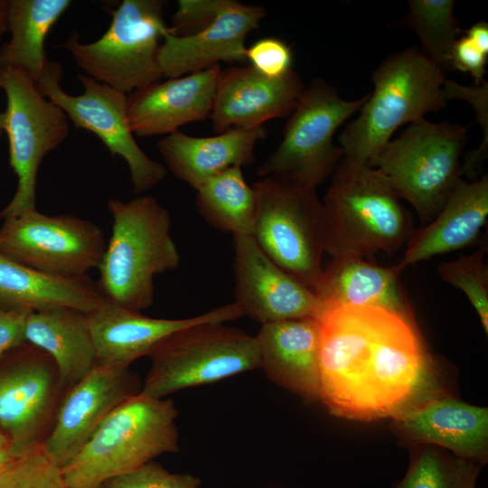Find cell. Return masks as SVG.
Returning <instances> with one entry per match:
<instances>
[{
    "instance_id": "3957f363",
    "label": "cell",
    "mask_w": 488,
    "mask_h": 488,
    "mask_svg": "<svg viewBox=\"0 0 488 488\" xmlns=\"http://www.w3.org/2000/svg\"><path fill=\"white\" fill-rule=\"evenodd\" d=\"M327 252L333 258L389 255L407 246L411 215L376 168L341 160L323 200Z\"/></svg>"
},
{
    "instance_id": "6da1fadb",
    "label": "cell",
    "mask_w": 488,
    "mask_h": 488,
    "mask_svg": "<svg viewBox=\"0 0 488 488\" xmlns=\"http://www.w3.org/2000/svg\"><path fill=\"white\" fill-rule=\"evenodd\" d=\"M320 401L337 417L394 418L443 395L416 325L372 306L323 309Z\"/></svg>"
},
{
    "instance_id": "4dcf8cb0",
    "label": "cell",
    "mask_w": 488,
    "mask_h": 488,
    "mask_svg": "<svg viewBox=\"0 0 488 488\" xmlns=\"http://www.w3.org/2000/svg\"><path fill=\"white\" fill-rule=\"evenodd\" d=\"M395 488H476L483 466L433 445L416 446Z\"/></svg>"
},
{
    "instance_id": "5b68a950",
    "label": "cell",
    "mask_w": 488,
    "mask_h": 488,
    "mask_svg": "<svg viewBox=\"0 0 488 488\" xmlns=\"http://www.w3.org/2000/svg\"><path fill=\"white\" fill-rule=\"evenodd\" d=\"M235 302L211 309L204 319L163 339L149 353L141 393L157 399L260 369L255 337L224 324L242 317Z\"/></svg>"
},
{
    "instance_id": "d6986e66",
    "label": "cell",
    "mask_w": 488,
    "mask_h": 488,
    "mask_svg": "<svg viewBox=\"0 0 488 488\" xmlns=\"http://www.w3.org/2000/svg\"><path fill=\"white\" fill-rule=\"evenodd\" d=\"M399 439L413 446L433 445L479 464L488 461V408L438 396L392 418Z\"/></svg>"
},
{
    "instance_id": "83f0119b",
    "label": "cell",
    "mask_w": 488,
    "mask_h": 488,
    "mask_svg": "<svg viewBox=\"0 0 488 488\" xmlns=\"http://www.w3.org/2000/svg\"><path fill=\"white\" fill-rule=\"evenodd\" d=\"M70 0H10V40L0 48V66L19 70L33 82L42 75L48 59L44 42Z\"/></svg>"
},
{
    "instance_id": "ee69618b",
    "label": "cell",
    "mask_w": 488,
    "mask_h": 488,
    "mask_svg": "<svg viewBox=\"0 0 488 488\" xmlns=\"http://www.w3.org/2000/svg\"><path fill=\"white\" fill-rule=\"evenodd\" d=\"M5 113L4 111H0V136L5 131Z\"/></svg>"
},
{
    "instance_id": "30bf717a",
    "label": "cell",
    "mask_w": 488,
    "mask_h": 488,
    "mask_svg": "<svg viewBox=\"0 0 488 488\" xmlns=\"http://www.w3.org/2000/svg\"><path fill=\"white\" fill-rule=\"evenodd\" d=\"M368 97L345 100L324 79H314L290 114L279 145L258 168V176L282 178L316 189L343 157V148L333 141L335 131L361 109Z\"/></svg>"
},
{
    "instance_id": "ab89813d",
    "label": "cell",
    "mask_w": 488,
    "mask_h": 488,
    "mask_svg": "<svg viewBox=\"0 0 488 488\" xmlns=\"http://www.w3.org/2000/svg\"><path fill=\"white\" fill-rule=\"evenodd\" d=\"M465 35L476 45V47L488 55V23L484 21L472 25Z\"/></svg>"
},
{
    "instance_id": "52a82bcc",
    "label": "cell",
    "mask_w": 488,
    "mask_h": 488,
    "mask_svg": "<svg viewBox=\"0 0 488 488\" xmlns=\"http://www.w3.org/2000/svg\"><path fill=\"white\" fill-rule=\"evenodd\" d=\"M471 126L422 117L389 140L370 164L414 207L424 225L438 214L462 179L460 156Z\"/></svg>"
},
{
    "instance_id": "cb8c5ba5",
    "label": "cell",
    "mask_w": 488,
    "mask_h": 488,
    "mask_svg": "<svg viewBox=\"0 0 488 488\" xmlns=\"http://www.w3.org/2000/svg\"><path fill=\"white\" fill-rule=\"evenodd\" d=\"M399 274L395 266L384 267L360 258H334L323 269L314 293L321 304V310L372 306L415 322L399 285Z\"/></svg>"
},
{
    "instance_id": "f1b7e54d",
    "label": "cell",
    "mask_w": 488,
    "mask_h": 488,
    "mask_svg": "<svg viewBox=\"0 0 488 488\" xmlns=\"http://www.w3.org/2000/svg\"><path fill=\"white\" fill-rule=\"evenodd\" d=\"M242 167L232 166L199 186L196 206L211 226L223 232L252 235L257 195L242 174Z\"/></svg>"
},
{
    "instance_id": "9c48e42d",
    "label": "cell",
    "mask_w": 488,
    "mask_h": 488,
    "mask_svg": "<svg viewBox=\"0 0 488 488\" xmlns=\"http://www.w3.org/2000/svg\"><path fill=\"white\" fill-rule=\"evenodd\" d=\"M164 5L160 0H124L100 38L82 43L73 33L61 47L86 75L130 94L164 77L158 62L159 39L169 32Z\"/></svg>"
},
{
    "instance_id": "44dd1931",
    "label": "cell",
    "mask_w": 488,
    "mask_h": 488,
    "mask_svg": "<svg viewBox=\"0 0 488 488\" xmlns=\"http://www.w3.org/2000/svg\"><path fill=\"white\" fill-rule=\"evenodd\" d=\"M255 338L260 369L271 381L307 403L320 401V324L316 317L262 324Z\"/></svg>"
},
{
    "instance_id": "d590c367",
    "label": "cell",
    "mask_w": 488,
    "mask_h": 488,
    "mask_svg": "<svg viewBox=\"0 0 488 488\" xmlns=\"http://www.w3.org/2000/svg\"><path fill=\"white\" fill-rule=\"evenodd\" d=\"M245 58L260 73L269 78H279L292 70L293 53L284 41L265 37L246 48Z\"/></svg>"
},
{
    "instance_id": "ac0fdd59",
    "label": "cell",
    "mask_w": 488,
    "mask_h": 488,
    "mask_svg": "<svg viewBox=\"0 0 488 488\" xmlns=\"http://www.w3.org/2000/svg\"><path fill=\"white\" fill-rule=\"evenodd\" d=\"M266 14L262 6L222 0L216 18L200 32L176 36L169 28L158 50L163 76L179 78L220 65V61L246 60L247 35Z\"/></svg>"
},
{
    "instance_id": "4fadbf2b",
    "label": "cell",
    "mask_w": 488,
    "mask_h": 488,
    "mask_svg": "<svg viewBox=\"0 0 488 488\" xmlns=\"http://www.w3.org/2000/svg\"><path fill=\"white\" fill-rule=\"evenodd\" d=\"M61 76V66L48 60L36 86L63 110L75 127L93 133L113 156L126 161L135 193H143L161 183L167 168L150 158L136 143L127 117V95L86 74L78 75L83 93L70 95L60 86Z\"/></svg>"
},
{
    "instance_id": "5bb4252c",
    "label": "cell",
    "mask_w": 488,
    "mask_h": 488,
    "mask_svg": "<svg viewBox=\"0 0 488 488\" xmlns=\"http://www.w3.org/2000/svg\"><path fill=\"white\" fill-rule=\"evenodd\" d=\"M0 369V430L14 456L38 448L49 432L62 387L52 358L24 343Z\"/></svg>"
},
{
    "instance_id": "e575fe53",
    "label": "cell",
    "mask_w": 488,
    "mask_h": 488,
    "mask_svg": "<svg viewBox=\"0 0 488 488\" xmlns=\"http://www.w3.org/2000/svg\"><path fill=\"white\" fill-rule=\"evenodd\" d=\"M108 488H200L201 480L189 474H174L150 461L139 468L110 479Z\"/></svg>"
},
{
    "instance_id": "d4e9b609",
    "label": "cell",
    "mask_w": 488,
    "mask_h": 488,
    "mask_svg": "<svg viewBox=\"0 0 488 488\" xmlns=\"http://www.w3.org/2000/svg\"><path fill=\"white\" fill-rule=\"evenodd\" d=\"M206 315L207 312L183 319L153 318L107 301L89 314L97 364L129 367L166 336Z\"/></svg>"
},
{
    "instance_id": "277c9868",
    "label": "cell",
    "mask_w": 488,
    "mask_h": 488,
    "mask_svg": "<svg viewBox=\"0 0 488 488\" xmlns=\"http://www.w3.org/2000/svg\"><path fill=\"white\" fill-rule=\"evenodd\" d=\"M446 80L418 48L384 59L372 72L373 91L338 137L342 160L370 166L398 127L446 106Z\"/></svg>"
},
{
    "instance_id": "7a4b0ae2",
    "label": "cell",
    "mask_w": 488,
    "mask_h": 488,
    "mask_svg": "<svg viewBox=\"0 0 488 488\" xmlns=\"http://www.w3.org/2000/svg\"><path fill=\"white\" fill-rule=\"evenodd\" d=\"M107 206L112 230L98 268V284L108 302L141 312L154 302L155 276L180 266L171 216L150 195L127 202L110 199Z\"/></svg>"
},
{
    "instance_id": "7402d4cb",
    "label": "cell",
    "mask_w": 488,
    "mask_h": 488,
    "mask_svg": "<svg viewBox=\"0 0 488 488\" xmlns=\"http://www.w3.org/2000/svg\"><path fill=\"white\" fill-rule=\"evenodd\" d=\"M487 217V174L470 183L461 179L434 220L415 230L396 269L401 272L410 265L472 245Z\"/></svg>"
},
{
    "instance_id": "2e32d148",
    "label": "cell",
    "mask_w": 488,
    "mask_h": 488,
    "mask_svg": "<svg viewBox=\"0 0 488 488\" xmlns=\"http://www.w3.org/2000/svg\"><path fill=\"white\" fill-rule=\"evenodd\" d=\"M233 245L234 302L244 315L266 324L319 314L314 291L274 263L251 235L233 236Z\"/></svg>"
},
{
    "instance_id": "603a6c76",
    "label": "cell",
    "mask_w": 488,
    "mask_h": 488,
    "mask_svg": "<svg viewBox=\"0 0 488 488\" xmlns=\"http://www.w3.org/2000/svg\"><path fill=\"white\" fill-rule=\"evenodd\" d=\"M266 136L267 129L263 126L232 127L208 137L176 131L161 139L157 147L166 167L196 190L228 168L252 164L255 145Z\"/></svg>"
},
{
    "instance_id": "484cf974",
    "label": "cell",
    "mask_w": 488,
    "mask_h": 488,
    "mask_svg": "<svg viewBox=\"0 0 488 488\" xmlns=\"http://www.w3.org/2000/svg\"><path fill=\"white\" fill-rule=\"evenodd\" d=\"M108 300L98 282L43 274L0 252V310L71 308L90 314Z\"/></svg>"
},
{
    "instance_id": "9a60e30c",
    "label": "cell",
    "mask_w": 488,
    "mask_h": 488,
    "mask_svg": "<svg viewBox=\"0 0 488 488\" xmlns=\"http://www.w3.org/2000/svg\"><path fill=\"white\" fill-rule=\"evenodd\" d=\"M141 388L129 367L97 364L67 389L41 448L62 468L104 418L123 401L139 393Z\"/></svg>"
},
{
    "instance_id": "f35d334b",
    "label": "cell",
    "mask_w": 488,
    "mask_h": 488,
    "mask_svg": "<svg viewBox=\"0 0 488 488\" xmlns=\"http://www.w3.org/2000/svg\"><path fill=\"white\" fill-rule=\"evenodd\" d=\"M31 310H0V358L26 343L25 324Z\"/></svg>"
},
{
    "instance_id": "f6af8a7d",
    "label": "cell",
    "mask_w": 488,
    "mask_h": 488,
    "mask_svg": "<svg viewBox=\"0 0 488 488\" xmlns=\"http://www.w3.org/2000/svg\"><path fill=\"white\" fill-rule=\"evenodd\" d=\"M95 488H108V487H106L104 484H102V485L95 487Z\"/></svg>"
},
{
    "instance_id": "d6a6232c",
    "label": "cell",
    "mask_w": 488,
    "mask_h": 488,
    "mask_svg": "<svg viewBox=\"0 0 488 488\" xmlns=\"http://www.w3.org/2000/svg\"><path fill=\"white\" fill-rule=\"evenodd\" d=\"M0 488H67L61 469L41 446L14 457L0 470Z\"/></svg>"
},
{
    "instance_id": "7bdbcfd3",
    "label": "cell",
    "mask_w": 488,
    "mask_h": 488,
    "mask_svg": "<svg viewBox=\"0 0 488 488\" xmlns=\"http://www.w3.org/2000/svg\"><path fill=\"white\" fill-rule=\"evenodd\" d=\"M0 448H8L9 449V442H8L6 436L3 434V432L1 430H0Z\"/></svg>"
},
{
    "instance_id": "ffe728a7",
    "label": "cell",
    "mask_w": 488,
    "mask_h": 488,
    "mask_svg": "<svg viewBox=\"0 0 488 488\" xmlns=\"http://www.w3.org/2000/svg\"><path fill=\"white\" fill-rule=\"evenodd\" d=\"M221 70L215 65L128 94L127 117L134 135L167 136L184 124L210 117Z\"/></svg>"
},
{
    "instance_id": "f546056e",
    "label": "cell",
    "mask_w": 488,
    "mask_h": 488,
    "mask_svg": "<svg viewBox=\"0 0 488 488\" xmlns=\"http://www.w3.org/2000/svg\"><path fill=\"white\" fill-rule=\"evenodd\" d=\"M453 0H409L402 25L420 42V52L444 73L452 70L451 52L461 29Z\"/></svg>"
},
{
    "instance_id": "8fae6325",
    "label": "cell",
    "mask_w": 488,
    "mask_h": 488,
    "mask_svg": "<svg viewBox=\"0 0 488 488\" xmlns=\"http://www.w3.org/2000/svg\"><path fill=\"white\" fill-rule=\"evenodd\" d=\"M0 89L6 96L5 132L9 164L17 178L11 201L0 210V220L35 209L38 170L43 157L69 136L68 117L44 97L24 72L0 66Z\"/></svg>"
},
{
    "instance_id": "4316f807",
    "label": "cell",
    "mask_w": 488,
    "mask_h": 488,
    "mask_svg": "<svg viewBox=\"0 0 488 488\" xmlns=\"http://www.w3.org/2000/svg\"><path fill=\"white\" fill-rule=\"evenodd\" d=\"M25 342L52 358L63 389L79 382L97 365L89 314L75 309L32 311L26 320Z\"/></svg>"
},
{
    "instance_id": "8992f818",
    "label": "cell",
    "mask_w": 488,
    "mask_h": 488,
    "mask_svg": "<svg viewBox=\"0 0 488 488\" xmlns=\"http://www.w3.org/2000/svg\"><path fill=\"white\" fill-rule=\"evenodd\" d=\"M178 411L170 399L141 392L115 408L61 469L67 488H95L179 450Z\"/></svg>"
},
{
    "instance_id": "7c38bea8",
    "label": "cell",
    "mask_w": 488,
    "mask_h": 488,
    "mask_svg": "<svg viewBox=\"0 0 488 488\" xmlns=\"http://www.w3.org/2000/svg\"><path fill=\"white\" fill-rule=\"evenodd\" d=\"M107 242L101 228L72 214L33 209L3 220L0 252L43 274L80 277L98 269Z\"/></svg>"
},
{
    "instance_id": "b9f144b4",
    "label": "cell",
    "mask_w": 488,
    "mask_h": 488,
    "mask_svg": "<svg viewBox=\"0 0 488 488\" xmlns=\"http://www.w3.org/2000/svg\"><path fill=\"white\" fill-rule=\"evenodd\" d=\"M14 457L8 448H0V470L4 468Z\"/></svg>"
},
{
    "instance_id": "60d3db41",
    "label": "cell",
    "mask_w": 488,
    "mask_h": 488,
    "mask_svg": "<svg viewBox=\"0 0 488 488\" xmlns=\"http://www.w3.org/2000/svg\"><path fill=\"white\" fill-rule=\"evenodd\" d=\"M9 4L10 0H0V43L9 30Z\"/></svg>"
},
{
    "instance_id": "e0dca14e",
    "label": "cell",
    "mask_w": 488,
    "mask_h": 488,
    "mask_svg": "<svg viewBox=\"0 0 488 488\" xmlns=\"http://www.w3.org/2000/svg\"><path fill=\"white\" fill-rule=\"evenodd\" d=\"M305 85L295 70L269 78L251 65L221 70L211 112L213 129L255 128L263 123L289 117Z\"/></svg>"
},
{
    "instance_id": "836d02e7",
    "label": "cell",
    "mask_w": 488,
    "mask_h": 488,
    "mask_svg": "<svg viewBox=\"0 0 488 488\" xmlns=\"http://www.w3.org/2000/svg\"><path fill=\"white\" fill-rule=\"evenodd\" d=\"M444 96L447 100L457 99L469 102L477 115V121L483 132V139L479 148L465 156L461 166L462 175L465 174L471 180H476L488 151V83L466 87L446 80L444 82Z\"/></svg>"
},
{
    "instance_id": "8d00e7d4",
    "label": "cell",
    "mask_w": 488,
    "mask_h": 488,
    "mask_svg": "<svg viewBox=\"0 0 488 488\" xmlns=\"http://www.w3.org/2000/svg\"><path fill=\"white\" fill-rule=\"evenodd\" d=\"M222 0H179L170 32L176 36L196 33L216 18Z\"/></svg>"
},
{
    "instance_id": "1f68e13d",
    "label": "cell",
    "mask_w": 488,
    "mask_h": 488,
    "mask_svg": "<svg viewBox=\"0 0 488 488\" xmlns=\"http://www.w3.org/2000/svg\"><path fill=\"white\" fill-rule=\"evenodd\" d=\"M483 246L470 255L442 262L437 271L441 278L460 288L475 309L485 333H488V270Z\"/></svg>"
},
{
    "instance_id": "74e56055",
    "label": "cell",
    "mask_w": 488,
    "mask_h": 488,
    "mask_svg": "<svg viewBox=\"0 0 488 488\" xmlns=\"http://www.w3.org/2000/svg\"><path fill=\"white\" fill-rule=\"evenodd\" d=\"M450 61L452 69L470 73L474 85H480L484 81L488 55L481 52L466 35L455 41Z\"/></svg>"
},
{
    "instance_id": "ba28073f",
    "label": "cell",
    "mask_w": 488,
    "mask_h": 488,
    "mask_svg": "<svg viewBox=\"0 0 488 488\" xmlns=\"http://www.w3.org/2000/svg\"><path fill=\"white\" fill-rule=\"evenodd\" d=\"M252 187L257 211L251 236L274 263L314 291L326 246L324 211L316 189L273 176Z\"/></svg>"
}]
</instances>
